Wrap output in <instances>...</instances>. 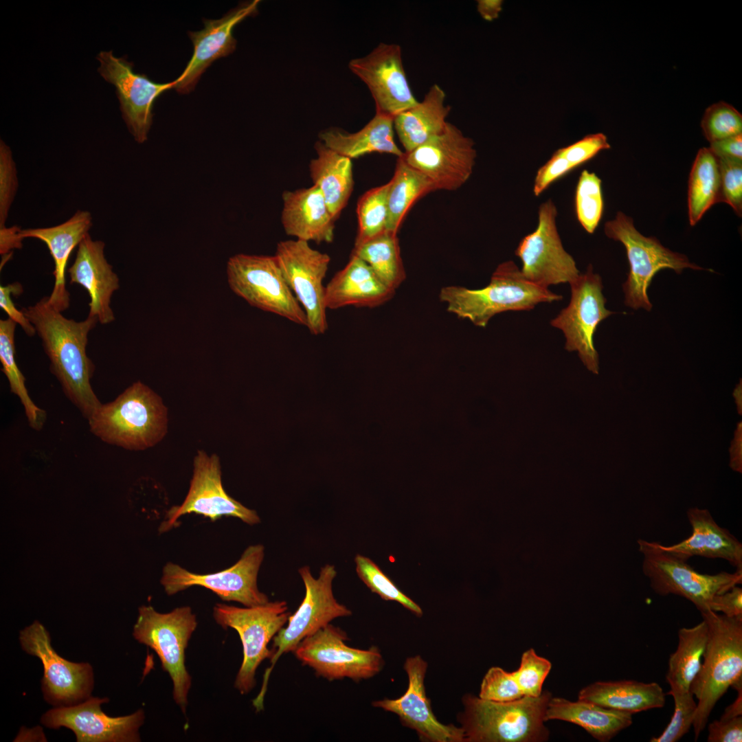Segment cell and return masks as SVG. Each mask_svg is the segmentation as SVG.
I'll list each match as a JSON object with an SVG mask.
<instances>
[{
  "mask_svg": "<svg viewBox=\"0 0 742 742\" xmlns=\"http://www.w3.org/2000/svg\"><path fill=\"white\" fill-rule=\"evenodd\" d=\"M552 668L551 662L538 655L533 649L523 653L519 668L514 675L524 696L538 697Z\"/></svg>",
  "mask_w": 742,
  "mask_h": 742,
  "instance_id": "f6af8a7d",
  "label": "cell"
},
{
  "mask_svg": "<svg viewBox=\"0 0 742 742\" xmlns=\"http://www.w3.org/2000/svg\"><path fill=\"white\" fill-rule=\"evenodd\" d=\"M96 58L98 71L116 89L123 120L135 140L143 143L153 123L155 100L164 92L174 89L175 80L153 82L145 74L133 71V64L125 58L115 57L112 51L100 52Z\"/></svg>",
  "mask_w": 742,
  "mask_h": 742,
  "instance_id": "d6986e66",
  "label": "cell"
},
{
  "mask_svg": "<svg viewBox=\"0 0 742 742\" xmlns=\"http://www.w3.org/2000/svg\"><path fill=\"white\" fill-rule=\"evenodd\" d=\"M719 202H721L719 159L709 148H702L697 154L689 176L690 225H696L706 211Z\"/></svg>",
  "mask_w": 742,
  "mask_h": 742,
  "instance_id": "e575fe53",
  "label": "cell"
},
{
  "mask_svg": "<svg viewBox=\"0 0 742 742\" xmlns=\"http://www.w3.org/2000/svg\"><path fill=\"white\" fill-rule=\"evenodd\" d=\"M355 562L358 576L372 592L385 600L398 602L417 616L423 615L420 606L403 594L373 561L358 554Z\"/></svg>",
  "mask_w": 742,
  "mask_h": 742,
  "instance_id": "b9f144b4",
  "label": "cell"
},
{
  "mask_svg": "<svg viewBox=\"0 0 742 742\" xmlns=\"http://www.w3.org/2000/svg\"><path fill=\"white\" fill-rule=\"evenodd\" d=\"M18 188L15 163L10 148L0 142V228L5 227Z\"/></svg>",
  "mask_w": 742,
  "mask_h": 742,
  "instance_id": "c3c4849f",
  "label": "cell"
},
{
  "mask_svg": "<svg viewBox=\"0 0 742 742\" xmlns=\"http://www.w3.org/2000/svg\"><path fill=\"white\" fill-rule=\"evenodd\" d=\"M315 148L317 156L310 162L311 177L336 220L352 191V159L331 150L320 141L316 142Z\"/></svg>",
  "mask_w": 742,
  "mask_h": 742,
  "instance_id": "836d02e7",
  "label": "cell"
},
{
  "mask_svg": "<svg viewBox=\"0 0 742 742\" xmlns=\"http://www.w3.org/2000/svg\"><path fill=\"white\" fill-rule=\"evenodd\" d=\"M88 422L90 431L103 442L140 451L164 438L168 410L159 395L138 381L114 401L101 404Z\"/></svg>",
  "mask_w": 742,
  "mask_h": 742,
  "instance_id": "7a4b0ae2",
  "label": "cell"
},
{
  "mask_svg": "<svg viewBox=\"0 0 742 742\" xmlns=\"http://www.w3.org/2000/svg\"><path fill=\"white\" fill-rule=\"evenodd\" d=\"M708 742H741L742 716L731 719H719L708 726Z\"/></svg>",
  "mask_w": 742,
  "mask_h": 742,
  "instance_id": "f5cc1de1",
  "label": "cell"
},
{
  "mask_svg": "<svg viewBox=\"0 0 742 742\" xmlns=\"http://www.w3.org/2000/svg\"><path fill=\"white\" fill-rule=\"evenodd\" d=\"M282 200L281 221L287 235L316 243L333 240L335 219L316 186L284 191Z\"/></svg>",
  "mask_w": 742,
  "mask_h": 742,
  "instance_id": "83f0119b",
  "label": "cell"
},
{
  "mask_svg": "<svg viewBox=\"0 0 742 742\" xmlns=\"http://www.w3.org/2000/svg\"><path fill=\"white\" fill-rule=\"evenodd\" d=\"M578 699L632 715L665 704V694L657 683L635 680L596 682L582 688Z\"/></svg>",
  "mask_w": 742,
  "mask_h": 742,
  "instance_id": "d6a6232c",
  "label": "cell"
},
{
  "mask_svg": "<svg viewBox=\"0 0 742 742\" xmlns=\"http://www.w3.org/2000/svg\"><path fill=\"white\" fill-rule=\"evenodd\" d=\"M348 67L368 88L376 113L394 117L415 105L403 63L401 47L381 43L368 54L352 59Z\"/></svg>",
  "mask_w": 742,
  "mask_h": 742,
  "instance_id": "44dd1931",
  "label": "cell"
},
{
  "mask_svg": "<svg viewBox=\"0 0 742 742\" xmlns=\"http://www.w3.org/2000/svg\"><path fill=\"white\" fill-rule=\"evenodd\" d=\"M346 634L330 624L304 639L294 651L303 664L329 680L348 677L368 679L382 668V656L376 647L361 650L345 644Z\"/></svg>",
  "mask_w": 742,
  "mask_h": 742,
  "instance_id": "ac0fdd59",
  "label": "cell"
},
{
  "mask_svg": "<svg viewBox=\"0 0 742 742\" xmlns=\"http://www.w3.org/2000/svg\"><path fill=\"white\" fill-rule=\"evenodd\" d=\"M708 640V625L704 620L697 625L678 631L677 649L668 659L666 682L670 686L684 691L698 673Z\"/></svg>",
  "mask_w": 742,
  "mask_h": 742,
  "instance_id": "d590c367",
  "label": "cell"
},
{
  "mask_svg": "<svg viewBox=\"0 0 742 742\" xmlns=\"http://www.w3.org/2000/svg\"><path fill=\"white\" fill-rule=\"evenodd\" d=\"M741 390H742V387H741V381L740 383H739L736 386V387H735V389L734 390V392H733V396H734V400H735V403L737 404L738 413L740 415L741 414V412H742V396H742V391Z\"/></svg>",
  "mask_w": 742,
  "mask_h": 742,
  "instance_id": "94428289",
  "label": "cell"
},
{
  "mask_svg": "<svg viewBox=\"0 0 742 742\" xmlns=\"http://www.w3.org/2000/svg\"><path fill=\"white\" fill-rule=\"evenodd\" d=\"M569 304L551 320L550 324L562 330L565 348L576 351L586 368L598 374L599 358L594 344V335L598 324L614 312L605 308L600 276L589 265L587 271L570 283Z\"/></svg>",
  "mask_w": 742,
  "mask_h": 742,
  "instance_id": "4fadbf2b",
  "label": "cell"
},
{
  "mask_svg": "<svg viewBox=\"0 0 742 742\" xmlns=\"http://www.w3.org/2000/svg\"><path fill=\"white\" fill-rule=\"evenodd\" d=\"M446 94L437 84L431 86L422 101L394 117V128L409 153L441 133L447 127L451 109L445 104Z\"/></svg>",
  "mask_w": 742,
  "mask_h": 742,
  "instance_id": "f546056e",
  "label": "cell"
},
{
  "mask_svg": "<svg viewBox=\"0 0 742 742\" xmlns=\"http://www.w3.org/2000/svg\"><path fill=\"white\" fill-rule=\"evenodd\" d=\"M730 466L737 472H742V424L738 423L734 438L730 447Z\"/></svg>",
  "mask_w": 742,
  "mask_h": 742,
  "instance_id": "6f0895ef",
  "label": "cell"
},
{
  "mask_svg": "<svg viewBox=\"0 0 742 742\" xmlns=\"http://www.w3.org/2000/svg\"><path fill=\"white\" fill-rule=\"evenodd\" d=\"M196 626V617L190 607L159 613L152 606L142 605L133 627L135 639L151 648L159 656L162 668L172 681L173 699L183 713L192 684L185 663L186 649Z\"/></svg>",
  "mask_w": 742,
  "mask_h": 742,
  "instance_id": "8992f818",
  "label": "cell"
},
{
  "mask_svg": "<svg viewBox=\"0 0 742 742\" xmlns=\"http://www.w3.org/2000/svg\"><path fill=\"white\" fill-rule=\"evenodd\" d=\"M708 148L718 158L742 160V134L711 142Z\"/></svg>",
  "mask_w": 742,
  "mask_h": 742,
  "instance_id": "11a10c76",
  "label": "cell"
},
{
  "mask_svg": "<svg viewBox=\"0 0 742 742\" xmlns=\"http://www.w3.org/2000/svg\"><path fill=\"white\" fill-rule=\"evenodd\" d=\"M551 693L493 701L466 695L460 716L466 742H542L549 738L544 725Z\"/></svg>",
  "mask_w": 742,
  "mask_h": 742,
  "instance_id": "5b68a950",
  "label": "cell"
},
{
  "mask_svg": "<svg viewBox=\"0 0 742 742\" xmlns=\"http://www.w3.org/2000/svg\"><path fill=\"white\" fill-rule=\"evenodd\" d=\"M104 246L103 241L93 240L88 234L78 245L75 260L67 269L70 284L83 286L89 295L88 315L102 324L115 319L111 298L120 288L119 278L104 256Z\"/></svg>",
  "mask_w": 742,
  "mask_h": 742,
  "instance_id": "d4e9b609",
  "label": "cell"
},
{
  "mask_svg": "<svg viewBox=\"0 0 742 742\" xmlns=\"http://www.w3.org/2000/svg\"><path fill=\"white\" fill-rule=\"evenodd\" d=\"M264 556L262 545L249 546L232 566L205 574L193 573L168 562L163 568L161 584L169 596L192 586H201L212 591L225 601H236L245 607L261 605L269 601L257 584Z\"/></svg>",
  "mask_w": 742,
  "mask_h": 742,
  "instance_id": "7c38bea8",
  "label": "cell"
},
{
  "mask_svg": "<svg viewBox=\"0 0 742 742\" xmlns=\"http://www.w3.org/2000/svg\"><path fill=\"white\" fill-rule=\"evenodd\" d=\"M668 694L674 700V712L669 723L662 734L651 739V742H676L685 735L693 726L697 703L692 693L675 686H670Z\"/></svg>",
  "mask_w": 742,
  "mask_h": 742,
  "instance_id": "ee69618b",
  "label": "cell"
},
{
  "mask_svg": "<svg viewBox=\"0 0 742 742\" xmlns=\"http://www.w3.org/2000/svg\"><path fill=\"white\" fill-rule=\"evenodd\" d=\"M298 572L305 587V595L295 612L290 614L287 625L273 638L271 666L266 670L261 690L253 701L257 711L263 709L269 677L280 657L294 651L304 639L313 635L333 620L352 614L345 605L337 602L333 595V581L337 576L333 565L323 566L317 578L312 575L308 566L301 567Z\"/></svg>",
  "mask_w": 742,
  "mask_h": 742,
  "instance_id": "52a82bcc",
  "label": "cell"
},
{
  "mask_svg": "<svg viewBox=\"0 0 742 742\" xmlns=\"http://www.w3.org/2000/svg\"><path fill=\"white\" fill-rule=\"evenodd\" d=\"M709 609L721 612L728 617H742V589L735 585L728 591L715 596L709 604Z\"/></svg>",
  "mask_w": 742,
  "mask_h": 742,
  "instance_id": "db71d44e",
  "label": "cell"
},
{
  "mask_svg": "<svg viewBox=\"0 0 742 742\" xmlns=\"http://www.w3.org/2000/svg\"><path fill=\"white\" fill-rule=\"evenodd\" d=\"M562 720L576 724L595 739L607 742L632 724V714L607 708L585 700L572 701L551 697L545 721Z\"/></svg>",
  "mask_w": 742,
  "mask_h": 742,
  "instance_id": "4dcf8cb0",
  "label": "cell"
},
{
  "mask_svg": "<svg viewBox=\"0 0 742 742\" xmlns=\"http://www.w3.org/2000/svg\"><path fill=\"white\" fill-rule=\"evenodd\" d=\"M404 668L408 688L401 697L372 702L374 707L395 713L401 723L414 730L419 738L430 742H463V729L440 723L434 715L424 684L427 663L419 655L407 658Z\"/></svg>",
  "mask_w": 742,
  "mask_h": 742,
  "instance_id": "603a6c76",
  "label": "cell"
},
{
  "mask_svg": "<svg viewBox=\"0 0 742 742\" xmlns=\"http://www.w3.org/2000/svg\"><path fill=\"white\" fill-rule=\"evenodd\" d=\"M475 144L456 126L448 123L439 135L413 150L403 160L424 175L436 190H455L471 177L476 158Z\"/></svg>",
  "mask_w": 742,
  "mask_h": 742,
  "instance_id": "ffe728a7",
  "label": "cell"
},
{
  "mask_svg": "<svg viewBox=\"0 0 742 742\" xmlns=\"http://www.w3.org/2000/svg\"><path fill=\"white\" fill-rule=\"evenodd\" d=\"M701 127L710 143L719 141L742 134V115L732 105L719 102L706 110Z\"/></svg>",
  "mask_w": 742,
  "mask_h": 742,
  "instance_id": "7bdbcfd3",
  "label": "cell"
},
{
  "mask_svg": "<svg viewBox=\"0 0 742 742\" xmlns=\"http://www.w3.org/2000/svg\"><path fill=\"white\" fill-rule=\"evenodd\" d=\"M732 687L734 688L738 692L737 697L733 703L726 707L721 719H731L742 715V680L738 682Z\"/></svg>",
  "mask_w": 742,
  "mask_h": 742,
  "instance_id": "91938a15",
  "label": "cell"
},
{
  "mask_svg": "<svg viewBox=\"0 0 742 742\" xmlns=\"http://www.w3.org/2000/svg\"><path fill=\"white\" fill-rule=\"evenodd\" d=\"M687 518L691 535L676 544H662L664 550L685 561L693 556L724 559L737 570H742V543L721 527L708 509L690 508Z\"/></svg>",
  "mask_w": 742,
  "mask_h": 742,
  "instance_id": "4316f807",
  "label": "cell"
},
{
  "mask_svg": "<svg viewBox=\"0 0 742 742\" xmlns=\"http://www.w3.org/2000/svg\"><path fill=\"white\" fill-rule=\"evenodd\" d=\"M396 234L385 231L355 245L351 254L367 263L378 278L394 291L405 278Z\"/></svg>",
  "mask_w": 742,
  "mask_h": 742,
  "instance_id": "74e56055",
  "label": "cell"
},
{
  "mask_svg": "<svg viewBox=\"0 0 742 742\" xmlns=\"http://www.w3.org/2000/svg\"><path fill=\"white\" fill-rule=\"evenodd\" d=\"M289 616L284 600L269 601L254 607H238L223 603L214 607L216 623L225 629H235L242 642L243 660L234 682L241 694L254 687L256 669L273 653L268 644L287 622Z\"/></svg>",
  "mask_w": 742,
  "mask_h": 742,
  "instance_id": "30bf717a",
  "label": "cell"
},
{
  "mask_svg": "<svg viewBox=\"0 0 742 742\" xmlns=\"http://www.w3.org/2000/svg\"><path fill=\"white\" fill-rule=\"evenodd\" d=\"M389 182L369 190L357 206L358 232L355 245L361 244L386 231L388 217Z\"/></svg>",
  "mask_w": 742,
  "mask_h": 742,
  "instance_id": "ab89813d",
  "label": "cell"
},
{
  "mask_svg": "<svg viewBox=\"0 0 742 742\" xmlns=\"http://www.w3.org/2000/svg\"><path fill=\"white\" fill-rule=\"evenodd\" d=\"M604 231L608 238L622 243L626 249L630 270L622 288L625 304L631 308L651 310L647 290L659 271L670 269L680 274L686 268L704 269L690 262L685 255L666 248L655 238L643 236L633 219L621 212L605 223Z\"/></svg>",
  "mask_w": 742,
  "mask_h": 742,
  "instance_id": "ba28073f",
  "label": "cell"
},
{
  "mask_svg": "<svg viewBox=\"0 0 742 742\" xmlns=\"http://www.w3.org/2000/svg\"><path fill=\"white\" fill-rule=\"evenodd\" d=\"M291 291L304 309L306 327L315 335L328 329L326 277L330 257L301 240L280 241L274 255Z\"/></svg>",
  "mask_w": 742,
  "mask_h": 742,
  "instance_id": "5bb4252c",
  "label": "cell"
},
{
  "mask_svg": "<svg viewBox=\"0 0 742 742\" xmlns=\"http://www.w3.org/2000/svg\"><path fill=\"white\" fill-rule=\"evenodd\" d=\"M642 554V572L652 589L660 596L675 594L690 601L700 611L709 609L712 598L742 583V570L701 574L662 548L657 541L638 540Z\"/></svg>",
  "mask_w": 742,
  "mask_h": 742,
  "instance_id": "9c48e42d",
  "label": "cell"
},
{
  "mask_svg": "<svg viewBox=\"0 0 742 742\" xmlns=\"http://www.w3.org/2000/svg\"><path fill=\"white\" fill-rule=\"evenodd\" d=\"M395 291L385 286L363 260L351 255L348 264L326 286L327 309L347 306L374 308L390 300Z\"/></svg>",
  "mask_w": 742,
  "mask_h": 742,
  "instance_id": "f1b7e54d",
  "label": "cell"
},
{
  "mask_svg": "<svg viewBox=\"0 0 742 742\" xmlns=\"http://www.w3.org/2000/svg\"><path fill=\"white\" fill-rule=\"evenodd\" d=\"M447 311L474 325L486 327L495 315L508 311H529L542 302L563 298L548 288L528 280L513 261L499 264L488 284L479 289L447 286L440 292Z\"/></svg>",
  "mask_w": 742,
  "mask_h": 742,
  "instance_id": "277c9868",
  "label": "cell"
},
{
  "mask_svg": "<svg viewBox=\"0 0 742 742\" xmlns=\"http://www.w3.org/2000/svg\"><path fill=\"white\" fill-rule=\"evenodd\" d=\"M609 148L610 144L607 136L598 133L587 135L560 150L566 159L576 168L593 158L601 150Z\"/></svg>",
  "mask_w": 742,
  "mask_h": 742,
  "instance_id": "681fc988",
  "label": "cell"
},
{
  "mask_svg": "<svg viewBox=\"0 0 742 742\" xmlns=\"http://www.w3.org/2000/svg\"><path fill=\"white\" fill-rule=\"evenodd\" d=\"M718 158V157H717ZM721 177V201L735 213L742 214V160L718 158Z\"/></svg>",
  "mask_w": 742,
  "mask_h": 742,
  "instance_id": "7dc6e473",
  "label": "cell"
},
{
  "mask_svg": "<svg viewBox=\"0 0 742 742\" xmlns=\"http://www.w3.org/2000/svg\"><path fill=\"white\" fill-rule=\"evenodd\" d=\"M19 642L25 652L41 661V689L46 701L55 707L68 706L91 696L93 686L91 664L70 662L60 656L52 646L48 631L41 622L35 620L20 631Z\"/></svg>",
  "mask_w": 742,
  "mask_h": 742,
  "instance_id": "9a60e30c",
  "label": "cell"
},
{
  "mask_svg": "<svg viewBox=\"0 0 742 742\" xmlns=\"http://www.w3.org/2000/svg\"><path fill=\"white\" fill-rule=\"evenodd\" d=\"M195 513L216 521L223 516L240 519L245 524L260 522L256 511L243 506L229 496L221 481L218 456H209L198 451L194 459L193 475L188 493L181 504L170 508L159 531L165 532L175 526L178 519L186 514Z\"/></svg>",
  "mask_w": 742,
  "mask_h": 742,
  "instance_id": "e0dca14e",
  "label": "cell"
},
{
  "mask_svg": "<svg viewBox=\"0 0 742 742\" xmlns=\"http://www.w3.org/2000/svg\"><path fill=\"white\" fill-rule=\"evenodd\" d=\"M477 10L483 19L492 21L498 18L502 10V0H479Z\"/></svg>",
  "mask_w": 742,
  "mask_h": 742,
  "instance_id": "680465c9",
  "label": "cell"
},
{
  "mask_svg": "<svg viewBox=\"0 0 742 742\" xmlns=\"http://www.w3.org/2000/svg\"><path fill=\"white\" fill-rule=\"evenodd\" d=\"M227 276L232 291L250 305L306 326V313L274 256H233L227 264Z\"/></svg>",
  "mask_w": 742,
  "mask_h": 742,
  "instance_id": "8fae6325",
  "label": "cell"
},
{
  "mask_svg": "<svg viewBox=\"0 0 742 742\" xmlns=\"http://www.w3.org/2000/svg\"><path fill=\"white\" fill-rule=\"evenodd\" d=\"M108 698L89 697L76 704L55 707L41 717L48 728L65 727L74 732L78 742H136L144 721L142 710L126 716L109 717L101 709Z\"/></svg>",
  "mask_w": 742,
  "mask_h": 742,
  "instance_id": "7402d4cb",
  "label": "cell"
},
{
  "mask_svg": "<svg viewBox=\"0 0 742 742\" xmlns=\"http://www.w3.org/2000/svg\"><path fill=\"white\" fill-rule=\"evenodd\" d=\"M523 696L513 672H506L497 666L488 669L479 693L482 699L499 702L516 700Z\"/></svg>",
  "mask_w": 742,
  "mask_h": 742,
  "instance_id": "bcb514c9",
  "label": "cell"
},
{
  "mask_svg": "<svg viewBox=\"0 0 742 742\" xmlns=\"http://www.w3.org/2000/svg\"><path fill=\"white\" fill-rule=\"evenodd\" d=\"M575 209L581 226L587 232L594 233L603 212L601 179L595 173L587 170L581 173L576 188Z\"/></svg>",
  "mask_w": 742,
  "mask_h": 742,
  "instance_id": "60d3db41",
  "label": "cell"
},
{
  "mask_svg": "<svg viewBox=\"0 0 742 742\" xmlns=\"http://www.w3.org/2000/svg\"><path fill=\"white\" fill-rule=\"evenodd\" d=\"M23 291V286L19 282L8 284L5 286L1 285L0 286V307L8 314L9 318L20 325L27 336L32 337L36 333L34 326L21 311L16 309L11 297L12 295H20Z\"/></svg>",
  "mask_w": 742,
  "mask_h": 742,
  "instance_id": "816d5d0a",
  "label": "cell"
},
{
  "mask_svg": "<svg viewBox=\"0 0 742 742\" xmlns=\"http://www.w3.org/2000/svg\"><path fill=\"white\" fill-rule=\"evenodd\" d=\"M21 229L14 226L6 228H0V251L3 257L13 249H19L22 247V238L19 236Z\"/></svg>",
  "mask_w": 742,
  "mask_h": 742,
  "instance_id": "9f6ffc18",
  "label": "cell"
},
{
  "mask_svg": "<svg viewBox=\"0 0 742 742\" xmlns=\"http://www.w3.org/2000/svg\"><path fill=\"white\" fill-rule=\"evenodd\" d=\"M575 169L562 154L560 148L537 170L534 181L533 193L539 196L554 181Z\"/></svg>",
  "mask_w": 742,
  "mask_h": 742,
  "instance_id": "f907efd6",
  "label": "cell"
},
{
  "mask_svg": "<svg viewBox=\"0 0 742 742\" xmlns=\"http://www.w3.org/2000/svg\"><path fill=\"white\" fill-rule=\"evenodd\" d=\"M557 209L549 199L539 208L536 229L519 242L515 255L522 263L521 271L530 282L545 288L570 283L580 274L572 256L564 249L558 232Z\"/></svg>",
  "mask_w": 742,
  "mask_h": 742,
  "instance_id": "2e32d148",
  "label": "cell"
},
{
  "mask_svg": "<svg viewBox=\"0 0 742 742\" xmlns=\"http://www.w3.org/2000/svg\"><path fill=\"white\" fill-rule=\"evenodd\" d=\"M260 2L254 0L239 3L221 19H204V27L201 30L188 32L194 50L183 71L175 80L174 89L178 93L187 94L193 91L202 74L214 61L235 51L234 27L246 18L256 15Z\"/></svg>",
  "mask_w": 742,
  "mask_h": 742,
  "instance_id": "cb8c5ba5",
  "label": "cell"
},
{
  "mask_svg": "<svg viewBox=\"0 0 742 742\" xmlns=\"http://www.w3.org/2000/svg\"><path fill=\"white\" fill-rule=\"evenodd\" d=\"M16 323L12 319H0V361L2 372L9 382L10 391L20 399L30 426L41 430L47 418L46 412L32 401L25 386V378L15 360L14 333Z\"/></svg>",
  "mask_w": 742,
  "mask_h": 742,
  "instance_id": "f35d334b",
  "label": "cell"
},
{
  "mask_svg": "<svg viewBox=\"0 0 742 742\" xmlns=\"http://www.w3.org/2000/svg\"><path fill=\"white\" fill-rule=\"evenodd\" d=\"M21 311L34 326L50 361V370L68 399L89 419L102 404L91 385L95 366L86 347L89 333L98 320L89 316L67 319L47 302V296Z\"/></svg>",
  "mask_w": 742,
  "mask_h": 742,
  "instance_id": "6da1fadb",
  "label": "cell"
},
{
  "mask_svg": "<svg viewBox=\"0 0 742 742\" xmlns=\"http://www.w3.org/2000/svg\"><path fill=\"white\" fill-rule=\"evenodd\" d=\"M394 129L393 117L376 113L357 132L349 133L330 128L322 131L319 137L326 146L350 159L372 153L391 154L398 158L404 152L394 142Z\"/></svg>",
  "mask_w": 742,
  "mask_h": 742,
  "instance_id": "1f68e13d",
  "label": "cell"
},
{
  "mask_svg": "<svg viewBox=\"0 0 742 742\" xmlns=\"http://www.w3.org/2000/svg\"><path fill=\"white\" fill-rule=\"evenodd\" d=\"M92 216L88 211H77L65 222L50 227L21 229L19 236L34 238L45 243L54 262V285L49 304L62 312L69 306V293L66 289L65 271L68 259L76 246L89 234Z\"/></svg>",
  "mask_w": 742,
  "mask_h": 742,
  "instance_id": "484cf974",
  "label": "cell"
},
{
  "mask_svg": "<svg viewBox=\"0 0 742 742\" xmlns=\"http://www.w3.org/2000/svg\"><path fill=\"white\" fill-rule=\"evenodd\" d=\"M388 217L386 231L397 234L400 225L413 203L420 196L436 190L421 172L398 157L394 174L389 181Z\"/></svg>",
  "mask_w": 742,
  "mask_h": 742,
  "instance_id": "8d00e7d4",
  "label": "cell"
},
{
  "mask_svg": "<svg viewBox=\"0 0 742 742\" xmlns=\"http://www.w3.org/2000/svg\"><path fill=\"white\" fill-rule=\"evenodd\" d=\"M701 615L708 625V640L701 668L690 686L698 701L693 722L695 741L706 728L717 701L742 680V617H728L710 610Z\"/></svg>",
  "mask_w": 742,
  "mask_h": 742,
  "instance_id": "3957f363",
  "label": "cell"
}]
</instances>
